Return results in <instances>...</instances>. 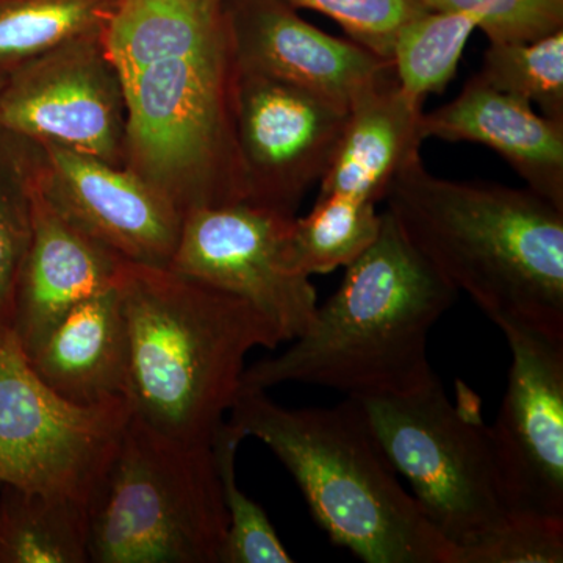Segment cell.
<instances>
[{
  "instance_id": "6da1fadb",
  "label": "cell",
  "mask_w": 563,
  "mask_h": 563,
  "mask_svg": "<svg viewBox=\"0 0 563 563\" xmlns=\"http://www.w3.org/2000/svg\"><path fill=\"white\" fill-rule=\"evenodd\" d=\"M384 201L404 235L492 322L563 340V210L531 188L443 179L420 152Z\"/></svg>"
},
{
  "instance_id": "7a4b0ae2",
  "label": "cell",
  "mask_w": 563,
  "mask_h": 563,
  "mask_svg": "<svg viewBox=\"0 0 563 563\" xmlns=\"http://www.w3.org/2000/svg\"><path fill=\"white\" fill-rule=\"evenodd\" d=\"M344 269L339 290L291 346L246 366L242 390L306 384L363 398L404 395L435 379L429 333L459 291L415 250L390 211L372 246Z\"/></svg>"
},
{
  "instance_id": "3957f363",
  "label": "cell",
  "mask_w": 563,
  "mask_h": 563,
  "mask_svg": "<svg viewBox=\"0 0 563 563\" xmlns=\"http://www.w3.org/2000/svg\"><path fill=\"white\" fill-rule=\"evenodd\" d=\"M132 417L152 431L209 446L242 390L246 357L284 342L250 302L173 272L125 263Z\"/></svg>"
},
{
  "instance_id": "277c9868",
  "label": "cell",
  "mask_w": 563,
  "mask_h": 563,
  "mask_svg": "<svg viewBox=\"0 0 563 563\" xmlns=\"http://www.w3.org/2000/svg\"><path fill=\"white\" fill-rule=\"evenodd\" d=\"M228 422L265 443L298 484L313 520L335 547L366 563H454L399 481L357 399L287 409L266 391L240 390Z\"/></svg>"
},
{
  "instance_id": "5b68a950",
  "label": "cell",
  "mask_w": 563,
  "mask_h": 563,
  "mask_svg": "<svg viewBox=\"0 0 563 563\" xmlns=\"http://www.w3.org/2000/svg\"><path fill=\"white\" fill-rule=\"evenodd\" d=\"M236 63L228 20L201 46L125 81L124 168L180 211L247 202L233 117Z\"/></svg>"
},
{
  "instance_id": "8992f818",
  "label": "cell",
  "mask_w": 563,
  "mask_h": 563,
  "mask_svg": "<svg viewBox=\"0 0 563 563\" xmlns=\"http://www.w3.org/2000/svg\"><path fill=\"white\" fill-rule=\"evenodd\" d=\"M457 388V402L439 377L404 395L354 399L422 512L453 548L454 563H479L504 533L532 518L514 509L481 399L462 383Z\"/></svg>"
},
{
  "instance_id": "52a82bcc",
  "label": "cell",
  "mask_w": 563,
  "mask_h": 563,
  "mask_svg": "<svg viewBox=\"0 0 563 563\" xmlns=\"http://www.w3.org/2000/svg\"><path fill=\"white\" fill-rule=\"evenodd\" d=\"M228 526L211 444L131 417L90 506V562L220 563Z\"/></svg>"
},
{
  "instance_id": "ba28073f",
  "label": "cell",
  "mask_w": 563,
  "mask_h": 563,
  "mask_svg": "<svg viewBox=\"0 0 563 563\" xmlns=\"http://www.w3.org/2000/svg\"><path fill=\"white\" fill-rule=\"evenodd\" d=\"M131 417L125 399L80 406L62 398L0 322V485L91 506Z\"/></svg>"
},
{
  "instance_id": "9c48e42d",
  "label": "cell",
  "mask_w": 563,
  "mask_h": 563,
  "mask_svg": "<svg viewBox=\"0 0 563 563\" xmlns=\"http://www.w3.org/2000/svg\"><path fill=\"white\" fill-rule=\"evenodd\" d=\"M295 218L251 202L188 211L169 268L250 302L290 343L320 306L310 277L288 262Z\"/></svg>"
},
{
  "instance_id": "30bf717a",
  "label": "cell",
  "mask_w": 563,
  "mask_h": 563,
  "mask_svg": "<svg viewBox=\"0 0 563 563\" xmlns=\"http://www.w3.org/2000/svg\"><path fill=\"white\" fill-rule=\"evenodd\" d=\"M0 129L124 168V84L102 32L10 69L0 91Z\"/></svg>"
},
{
  "instance_id": "8fae6325",
  "label": "cell",
  "mask_w": 563,
  "mask_h": 563,
  "mask_svg": "<svg viewBox=\"0 0 563 563\" xmlns=\"http://www.w3.org/2000/svg\"><path fill=\"white\" fill-rule=\"evenodd\" d=\"M233 117L247 202L296 214L306 192L328 173L350 109L236 66Z\"/></svg>"
},
{
  "instance_id": "7c38bea8",
  "label": "cell",
  "mask_w": 563,
  "mask_h": 563,
  "mask_svg": "<svg viewBox=\"0 0 563 563\" xmlns=\"http://www.w3.org/2000/svg\"><path fill=\"white\" fill-rule=\"evenodd\" d=\"M512 365L493 451L514 509L563 525V340L515 321H496Z\"/></svg>"
},
{
  "instance_id": "4fadbf2b",
  "label": "cell",
  "mask_w": 563,
  "mask_h": 563,
  "mask_svg": "<svg viewBox=\"0 0 563 563\" xmlns=\"http://www.w3.org/2000/svg\"><path fill=\"white\" fill-rule=\"evenodd\" d=\"M35 147L33 184L65 220L122 261L169 268L184 217L165 196L91 155L51 143Z\"/></svg>"
},
{
  "instance_id": "5bb4252c",
  "label": "cell",
  "mask_w": 563,
  "mask_h": 563,
  "mask_svg": "<svg viewBox=\"0 0 563 563\" xmlns=\"http://www.w3.org/2000/svg\"><path fill=\"white\" fill-rule=\"evenodd\" d=\"M224 13L240 69L318 92L347 109L396 79L390 62L355 41L321 32L284 0H224Z\"/></svg>"
},
{
  "instance_id": "9a60e30c",
  "label": "cell",
  "mask_w": 563,
  "mask_h": 563,
  "mask_svg": "<svg viewBox=\"0 0 563 563\" xmlns=\"http://www.w3.org/2000/svg\"><path fill=\"white\" fill-rule=\"evenodd\" d=\"M32 217V240L18 277L10 320L25 355L32 354L77 303L117 284L128 263L65 220L35 184Z\"/></svg>"
},
{
  "instance_id": "2e32d148",
  "label": "cell",
  "mask_w": 563,
  "mask_h": 563,
  "mask_svg": "<svg viewBox=\"0 0 563 563\" xmlns=\"http://www.w3.org/2000/svg\"><path fill=\"white\" fill-rule=\"evenodd\" d=\"M420 135L422 141H466L490 147L526 187L563 210V122L488 87L476 74L454 101L422 113Z\"/></svg>"
},
{
  "instance_id": "e0dca14e",
  "label": "cell",
  "mask_w": 563,
  "mask_h": 563,
  "mask_svg": "<svg viewBox=\"0 0 563 563\" xmlns=\"http://www.w3.org/2000/svg\"><path fill=\"white\" fill-rule=\"evenodd\" d=\"M118 282L77 303L27 355L36 376L70 402L96 406L128 395L131 332Z\"/></svg>"
},
{
  "instance_id": "ac0fdd59",
  "label": "cell",
  "mask_w": 563,
  "mask_h": 563,
  "mask_svg": "<svg viewBox=\"0 0 563 563\" xmlns=\"http://www.w3.org/2000/svg\"><path fill=\"white\" fill-rule=\"evenodd\" d=\"M422 102L391 80L352 103L350 120L320 181V195L376 203L404 163L420 152Z\"/></svg>"
},
{
  "instance_id": "d6986e66",
  "label": "cell",
  "mask_w": 563,
  "mask_h": 563,
  "mask_svg": "<svg viewBox=\"0 0 563 563\" xmlns=\"http://www.w3.org/2000/svg\"><path fill=\"white\" fill-rule=\"evenodd\" d=\"M224 20V0H121L102 40L122 84L201 46Z\"/></svg>"
},
{
  "instance_id": "ffe728a7",
  "label": "cell",
  "mask_w": 563,
  "mask_h": 563,
  "mask_svg": "<svg viewBox=\"0 0 563 563\" xmlns=\"http://www.w3.org/2000/svg\"><path fill=\"white\" fill-rule=\"evenodd\" d=\"M90 506L0 485V563H87Z\"/></svg>"
},
{
  "instance_id": "44dd1931",
  "label": "cell",
  "mask_w": 563,
  "mask_h": 563,
  "mask_svg": "<svg viewBox=\"0 0 563 563\" xmlns=\"http://www.w3.org/2000/svg\"><path fill=\"white\" fill-rule=\"evenodd\" d=\"M383 213L376 203L347 196H318L307 217L292 220L287 255L302 276L346 268L377 239Z\"/></svg>"
},
{
  "instance_id": "7402d4cb",
  "label": "cell",
  "mask_w": 563,
  "mask_h": 563,
  "mask_svg": "<svg viewBox=\"0 0 563 563\" xmlns=\"http://www.w3.org/2000/svg\"><path fill=\"white\" fill-rule=\"evenodd\" d=\"M121 0H0V69L103 32Z\"/></svg>"
},
{
  "instance_id": "603a6c76",
  "label": "cell",
  "mask_w": 563,
  "mask_h": 563,
  "mask_svg": "<svg viewBox=\"0 0 563 563\" xmlns=\"http://www.w3.org/2000/svg\"><path fill=\"white\" fill-rule=\"evenodd\" d=\"M474 31L477 22L473 18L450 11L431 10L406 22L391 51L399 87L421 102L446 90Z\"/></svg>"
},
{
  "instance_id": "cb8c5ba5",
  "label": "cell",
  "mask_w": 563,
  "mask_h": 563,
  "mask_svg": "<svg viewBox=\"0 0 563 563\" xmlns=\"http://www.w3.org/2000/svg\"><path fill=\"white\" fill-rule=\"evenodd\" d=\"M476 76L563 122V29L533 41H493Z\"/></svg>"
},
{
  "instance_id": "d4e9b609",
  "label": "cell",
  "mask_w": 563,
  "mask_h": 563,
  "mask_svg": "<svg viewBox=\"0 0 563 563\" xmlns=\"http://www.w3.org/2000/svg\"><path fill=\"white\" fill-rule=\"evenodd\" d=\"M36 147L0 129V322L9 324L14 290L32 240Z\"/></svg>"
},
{
  "instance_id": "484cf974",
  "label": "cell",
  "mask_w": 563,
  "mask_h": 563,
  "mask_svg": "<svg viewBox=\"0 0 563 563\" xmlns=\"http://www.w3.org/2000/svg\"><path fill=\"white\" fill-rule=\"evenodd\" d=\"M243 440L228 420L211 440L229 521L220 563H291L295 559L285 550L268 515L236 483V451Z\"/></svg>"
},
{
  "instance_id": "4316f807",
  "label": "cell",
  "mask_w": 563,
  "mask_h": 563,
  "mask_svg": "<svg viewBox=\"0 0 563 563\" xmlns=\"http://www.w3.org/2000/svg\"><path fill=\"white\" fill-rule=\"evenodd\" d=\"M335 21L350 40L391 63L393 41L406 22L431 11L424 0H284ZM393 65V63H391Z\"/></svg>"
},
{
  "instance_id": "83f0119b",
  "label": "cell",
  "mask_w": 563,
  "mask_h": 563,
  "mask_svg": "<svg viewBox=\"0 0 563 563\" xmlns=\"http://www.w3.org/2000/svg\"><path fill=\"white\" fill-rule=\"evenodd\" d=\"M432 10L466 14L493 41H533L563 29V0H424Z\"/></svg>"
},
{
  "instance_id": "f1b7e54d",
  "label": "cell",
  "mask_w": 563,
  "mask_h": 563,
  "mask_svg": "<svg viewBox=\"0 0 563 563\" xmlns=\"http://www.w3.org/2000/svg\"><path fill=\"white\" fill-rule=\"evenodd\" d=\"M7 77H9V70L0 69V91H2L3 85H5Z\"/></svg>"
}]
</instances>
